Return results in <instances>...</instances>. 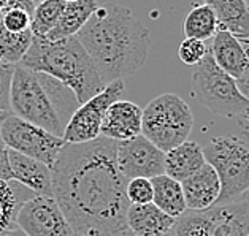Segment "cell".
Returning <instances> with one entry per match:
<instances>
[{"mask_svg": "<svg viewBox=\"0 0 249 236\" xmlns=\"http://www.w3.org/2000/svg\"><path fill=\"white\" fill-rule=\"evenodd\" d=\"M118 141H94L60 149L51 168L53 198L75 233L118 236L125 232L127 181L116 163Z\"/></svg>", "mask_w": 249, "mask_h": 236, "instance_id": "cell-1", "label": "cell"}, {"mask_svg": "<svg viewBox=\"0 0 249 236\" xmlns=\"http://www.w3.org/2000/svg\"><path fill=\"white\" fill-rule=\"evenodd\" d=\"M76 38L105 84L125 80L144 65L151 34L132 11L119 5L99 7Z\"/></svg>", "mask_w": 249, "mask_h": 236, "instance_id": "cell-2", "label": "cell"}, {"mask_svg": "<svg viewBox=\"0 0 249 236\" xmlns=\"http://www.w3.org/2000/svg\"><path fill=\"white\" fill-rule=\"evenodd\" d=\"M80 106L75 94L54 78L15 65L10 87V111L62 138L67 122Z\"/></svg>", "mask_w": 249, "mask_h": 236, "instance_id": "cell-3", "label": "cell"}, {"mask_svg": "<svg viewBox=\"0 0 249 236\" xmlns=\"http://www.w3.org/2000/svg\"><path fill=\"white\" fill-rule=\"evenodd\" d=\"M19 64L64 84L75 94L80 105L107 86L102 81L92 59L76 37L57 41L34 37L32 45Z\"/></svg>", "mask_w": 249, "mask_h": 236, "instance_id": "cell-4", "label": "cell"}, {"mask_svg": "<svg viewBox=\"0 0 249 236\" xmlns=\"http://www.w3.org/2000/svg\"><path fill=\"white\" fill-rule=\"evenodd\" d=\"M194 129V116L189 105L176 94L156 97L143 110L142 135L162 152L179 146Z\"/></svg>", "mask_w": 249, "mask_h": 236, "instance_id": "cell-5", "label": "cell"}, {"mask_svg": "<svg viewBox=\"0 0 249 236\" xmlns=\"http://www.w3.org/2000/svg\"><path fill=\"white\" fill-rule=\"evenodd\" d=\"M194 97L211 113L233 118L249 111V100L240 92L236 80L222 71L213 60L210 50L192 71Z\"/></svg>", "mask_w": 249, "mask_h": 236, "instance_id": "cell-6", "label": "cell"}, {"mask_svg": "<svg viewBox=\"0 0 249 236\" xmlns=\"http://www.w3.org/2000/svg\"><path fill=\"white\" fill-rule=\"evenodd\" d=\"M203 149L205 160L214 168L221 183L216 204L227 203L249 192V144L236 136H214Z\"/></svg>", "mask_w": 249, "mask_h": 236, "instance_id": "cell-7", "label": "cell"}, {"mask_svg": "<svg viewBox=\"0 0 249 236\" xmlns=\"http://www.w3.org/2000/svg\"><path fill=\"white\" fill-rule=\"evenodd\" d=\"M0 138L7 149L45 163L48 168H53L60 149L65 146L60 136L16 118L11 113L0 124Z\"/></svg>", "mask_w": 249, "mask_h": 236, "instance_id": "cell-8", "label": "cell"}, {"mask_svg": "<svg viewBox=\"0 0 249 236\" xmlns=\"http://www.w3.org/2000/svg\"><path fill=\"white\" fill-rule=\"evenodd\" d=\"M124 92V80H118L107 84L99 94L81 103L67 122L62 140L70 144H81L97 140L100 136V125L108 106L123 99Z\"/></svg>", "mask_w": 249, "mask_h": 236, "instance_id": "cell-9", "label": "cell"}, {"mask_svg": "<svg viewBox=\"0 0 249 236\" xmlns=\"http://www.w3.org/2000/svg\"><path fill=\"white\" fill-rule=\"evenodd\" d=\"M16 227L26 236H71L75 232L67 222L53 197L32 195L16 214Z\"/></svg>", "mask_w": 249, "mask_h": 236, "instance_id": "cell-10", "label": "cell"}, {"mask_svg": "<svg viewBox=\"0 0 249 236\" xmlns=\"http://www.w3.org/2000/svg\"><path fill=\"white\" fill-rule=\"evenodd\" d=\"M116 163L125 179H153L165 174V152L156 148L143 135L125 141H118Z\"/></svg>", "mask_w": 249, "mask_h": 236, "instance_id": "cell-11", "label": "cell"}, {"mask_svg": "<svg viewBox=\"0 0 249 236\" xmlns=\"http://www.w3.org/2000/svg\"><path fill=\"white\" fill-rule=\"evenodd\" d=\"M7 163L10 171V183L21 184L24 189L35 193V195L53 197L51 168H48L45 163L11 149H7Z\"/></svg>", "mask_w": 249, "mask_h": 236, "instance_id": "cell-12", "label": "cell"}, {"mask_svg": "<svg viewBox=\"0 0 249 236\" xmlns=\"http://www.w3.org/2000/svg\"><path fill=\"white\" fill-rule=\"evenodd\" d=\"M143 110L129 100H118L108 106L100 125V136L125 141L142 135Z\"/></svg>", "mask_w": 249, "mask_h": 236, "instance_id": "cell-13", "label": "cell"}, {"mask_svg": "<svg viewBox=\"0 0 249 236\" xmlns=\"http://www.w3.org/2000/svg\"><path fill=\"white\" fill-rule=\"evenodd\" d=\"M186 208L189 211H205L214 206L221 195V183L208 162L203 163L189 178L181 181Z\"/></svg>", "mask_w": 249, "mask_h": 236, "instance_id": "cell-14", "label": "cell"}, {"mask_svg": "<svg viewBox=\"0 0 249 236\" xmlns=\"http://www.w3.org/2000/svg\"><path fill=\"white\" fill-rule=\"evenodd\" d=\"M175 219L154 203L130 204L125 213V227L133 236H165L173 232Z\"/></svg>", "mask_w": 249, "mask_h": 236, "instance_id": "cell-15", "label": "cell"}, {"mask_svg": "<svg viewBox=\"0 0 249 236\" xmlns=\"http://www.w3.org/2000/svg\"><path fill=\"white\" fill-rule=\"evenodd\" d=\"M210 54L216 65L233 80H238L248 65V56L241 40L224 29H217L211 38Z\"/></svg>", "mask_w": 249, "mask_h": 236, "instance_id": "cell-16", "label": "cell"}, {"mask_svg": "<svg viewBox=\"0 0 249 236\" xmlns=\"http://www.w3.org/2000/svg\"><path fill=\"white\" fill-rule=\"evenodd\" d=\"M99 3L97 0H75V2H65L60 17L50 34L46 35L48 41H57L70 37H76V34L84 27L90 16H92Z\"/></svg>", "mask_w": 249, "mask_h": 236, "instance_id": "cell-17", "label": "cell"}, {"mask_svg": "<svg viewBox=\"0 0 249 236\" xmlns=\"http://www.w3.org/2000/svg\"><path fill=\"white\" fill-rule=\"evenodd\" d=\"M217 17L219 29L238 38H249V8L245 0H203Z\"/></svg>", "mask_w": 249, "mask_h": 236, "instance_id": "cell-18", "label": "cell"}, {"mask_svg": "<svg viewBox=\"0 0 249 236\" xmlns=\"http://www.w3.org/2000/svg\"><path fill=\"white\" fill-rule=\"evenodd\" d=\"M206 163L203 149L196 141L186 140L165 152V174L176 181H184Z\"/></svg>", "mask_w": 249, "mask_h": 236, "instance_id": "cell-19", "label": "cell"}, {"mask_svg": "<svg viewBox=\"0 0 249 236\" xmlns=\"http://www.w3.org/2000/svg\"><path fill=\"white\" fill-rule=\"evenodd\" d=\"M151 183H153V203L157 208L173 219L186 213V200L179 181L167 174H160L151 179Z\"/></svg>", "mask_w": 249, "mask_h": 236, "instance_id": "cell-20", "label": "cell"}, {"mask_svg": "<svg viewBox=\"0 0 249 236\" xmlns=\"http://www.w3.org/2000/svg\"><path fill=\"white\" fill-rule=\"evenodd\" d=\"M219 29L217 17L213 10L206 5H196L184 19V35L186 38H196L200 41H206L214 37Z\"/></svg>", "mask_w": 249, "mask_h": 236, "instance_id": "cell-21", "label": "cell"}, {"mask_svg": "<svg viewBox=\"0 0 249 236\" xmlns=\"http://www.w3.org/2000/svg\"><path fill=\"white\" fill-rule=\"evenodd\" d=\"M32 38L34 35L30 30L22 34H11L0 24V62L19 64L32 45Z\"/></svg>", "mask_w": 249, "mask_h": 236, "instance_id": "cell-22", "label": "cell"}, {"mask_svg": "<svg viewBox=\"0 0 249 236\" xmlns=\"http://www.w3.org/2000/svg\"><path fill=\"white\" fill-rule=\"evenodd\" d=\"M64 5V0H45L35 7L30 22V32L34 37L46 38V35L56 27Z\"/></svg>", "mask_w": 249, "mask_h": 236, "instance_id": "cell-23", "label": "cell"}, {"mask_svg": "<svg viewBox=\"0 0 249 236\" xmlns=\"http://www.w3.org/2000/svg\"><path fill=\"white\" fill-rule=\"evenodd\" d=\"M173 236H211L202 211H189L175 219Z\"/></svg>", "mask_w": 249, "mask_h": 236, "instance_id": "cell-24", "label": "cell"}, {"mask_svg": "<svg viewBox=\"0 0 249 236\" xmlns=\"http://www.w3.org/2000/svg\"><path fill=\"white\" fill-rule=\"evenodd\" d=\"M125 197L130 204L153 203V183L148 178H133L127 181Z\"/></svg>", "mask_w": 249, "mask_h": 236, "instance_id": "cell-25", "label": "cell"}, {"mask_svg": "<svg viewBox=\"0 0 249 236\" xmlns=\"http://www.w3.org/2000/svg\"><path fill=\"white\" fill-rule=\"evenodd\" d=\"M30 22H32V15L24 10L5 8L0 13V24L11 34H22L30 30Z\"/></svg>", "mask_w": 249, "mask_h": 236, "instance_id": "cell-26", "label": "cell"}, {"mask_svg": "<svg viewBox=\"0 0 249 236\" xmlns=\"http://www.w3.org/2000/svg\"><path fill=\"white\" fill-rule=\"evenodd\" d=\"M208 52V46L205 41H200L196 38H184L178 48V57L183 64L196 67L203 60V57Z\"/></svg>", "mask_w": 249, "mask_h": 236, "instance_id": "cell-27", "label": "cell"}, {"mask_svg": "<svg viewBox=\"0 0 249 236\" xmlns=\"http://www.w3.org/2000/svg\"><path fill=\"white\" fill-rule=\"evenodd\" d=\"M13 71V64L0 62V113H10V87Z\"/></svg>", "mask_w": 249, "mask_h": 236, "instance_id": "cell-28", "label": "cell"}, {"mask_svg": "<svg viewBox=\"0 0 249 236\" xmlns=\"http://www.w3.org/2000/svg\"><path fill=\"white\" fill-rule=\"evenodd\" d=\"M240 40H241L243 46H245V51L248 56V65H246L245 71L241 73V76L236 80V86H238L240 92L249 100V38H240Z\"/></svg>", "mask_w": 249, "mask_h": 236, "instance_id": "cell-29", "label": "cell"}, {"mask_svg": "<svg viewBox=\"0 0 249 236\" xmlns=\"http://www.w3.org/2000/svg\"><path fill=\"white\" fill-rule=\"evenodd\" d=\"M10 113H0V124L5 119V116ZM0 176H2L5 181H8V163H7V148L0 138Z\"/></svg>", "mask_w": 249, "mask_h": 236, "instance_id": "cell-30", "label": "cell"}, {"mask_svg": "<svg viewBox=\"0 0 249 236\" xmlns=\"http://www.w3.org/2000/svg\"><path fill=\"white\" fill-rule=\"evenodd\" d=\"M7 8H18V10H24L27 13L32 15L35 10V5L32 3V0H8Z\"/></svg>", "mask_w": 249, "mask_h": 236, "instance_id": "cell-31", "label": "cell"}, {"mask_svg": "<svg viewBox=\"0 0 249 236\" xmlns=\"http://www.w3.org/2000/svg\"><path fill=\"white\" fill-rule=\"evenodd\" d=\"M5 236H26L19 228H15V230H11V232H8Z\"/></svg>", "mask_w": 249, "mask_h": 236, "instance_id": "cell-32", "label": "cell"}, {"mask_svg": "<svg viewBox=\"0 0 249 236\" xmlns=\"http://www.w3.org/2000/svg\"><path fill=\"white\" fill-rule=\"evenodd\" d=\"M118 236H133V235L129 232V230H125V232H123V233L118 235ZM165 236H173V232H172V233H168V235H165Z\"/></svg>", "mask_w": 249, "mask_h": 236, "instance_id": "cell-33", "label": "cell"}, {"mask_svg": "<svg viewBox=\"0 0 249 236\" xmlns=\"http://www.w3.org/2000/svg\"><path fill=\"white\" fill-rule=\"evenodd\" d=\"M7 3H8V0H0V13L7 8Z\"/></svg>", "mask_w": 249, "mask_h": 236, "instance_id": "cell-34", "label": "cell"}, {"mask_svg": "<svg viewBox=\"0 0 249 236\" xmlns=\"http://www.w3.org/2000/svg\"><path fill=\"white\" fill-rule=\"evenodd\" d=\"M41 2H45V0H32V3L35 5V7H37L38 3H41Z\"/></svg>", "mask_w": 249, "mask_h": 236, "instance_id": "cell-35", "label": "cell"}, {"mask_svg": "<svg viewBox=\"0 0 249 236\" xmlns=\"http://www.w3.org/2000/svg\"><path fill=\"white\" fill-rule=\"evenodd\" d=\"M71 236H86V235H80V233H73Z\"/></svg>", "mask_w": 249, "mask_h": 236, "instance_id": "cell-36", "label": "cell"}, {"mask_svg": "<svg viewBox=\"0 0 249 236\" xmlns=\"http://www.w3.org/2000/svg\"><path fill=\"white\" fill-rule=\"evenodd\" d=\"M245 2H246V5H248V8H249V0H245Z\"/></svg>", "mask_w": 249, "mask_h": 236, "instance_id": "cell-37", "label": "cell"}, {"mask_svg": "<svg viewBox=\"0 0 249 236\" xmlns=\"http://www.w3.org/2000/svg\"><path fill=\"white\" fill-rule=\"evenodd\" d=\"M64 2H75V0H64Z\"/></svg>", "mask_w": 249, "mask_h": 236, "instance_id": "cell-38", "label": "cell"}]
</instances>
